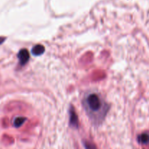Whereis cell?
<instances>
[{
	"mask_svg": "<svg viewBox=\"0 0 149 149\" xmlns=\"http://www.w3.org/2000/svg\"><path fill=\"white\" fill-rule=\"evenodd\" d=\"M82 105L90 119L95 125L101 123L109 109L104 99L96 93H88L82 100Z\"/></svg>",
	"mask_w": 149,
	"mask_h": 149,
	"instance_id": "1",
	"label": "cell"
},
{
	"mask_svg": "<svg viewBox=\"0 0 149 149\" xmlns=\"http://www.w3.org/2000/svg\"><path fill=\"white\" fill-rule=\"evenodd\" d=\"M26 118L22 117V116H18V117H16L15 119L14 122H13V125H14L15 127L18 128L20 127H21L22 125L24 124V122H26Z\"/></svg>",
	"mask_w": 149,
	"mask_h": 149,
	"instance_id": "5",
	"label": "cell"
},
{
	"mask_svg": "<svg viewBox=\"0 0 149 149\" xmlns=\"http://www.w3.org/2000/svg\"><path fill=\"white\" fill-rule=\"evenodd\" d=\"M69 115H70V119H69V123L70 126L74 128H78L79 127V119L78 116H77V113H76L75 110L72 106H71L69 110Z\"/></svg>",
	"mask_w": 149,
	"mask_h": 149,
	"instance_id": "2",
	"label": "cell"
},
{
	"mask_svg": "<svg viewBox=\"0 0 149 149\" xmlns=\"http://www.w3.org/2000/svg\"><path fill=\"white\" fill-rule=\"evenodd\" d=\"M45 48L43 45H36V46L33 47L32 48V53L36 56H39V55H42L45 52Z\"/></svg>",
	"mask_w": 149,
	"mask_h": 149,
	"instance_id": "4",
	"label": "cell"
},
{
	"mask_svg": "<svg viewBox=\"0 0 149 149\" xmlns=\"http://www.w3.org/2000/svg\"><path fill=\"white\" fill-rule=\"evenodd\" d=\"M138 141L142 144L149 143V135L148 133H143L138 137Z\"/></svg>",
	"mask_w": 149,
	"mask_h": 149,
	"instance_id": "6",
	"label": "cell"
},
{
	"mask_svg": "<svg viewBox=\"0 0 149 149\" xmlns=\"http://www.w3.org/2000/svg\"><path fill=\"white\" fill-rule=\"evenodd\" d=\"M5 39H6L5 37H1V36H0V45H1V44L5 41Z\"/></svg>",
	"mask_w": 149,
	"mask_h": 149,
	"instance_id": "8",
	"label": "cell"
},
{
	"mask_svg": "<svg viewBox=\"0 0 149 149\" xmlns=\"http://www.w3.org/2000/svg\"><path fill=\"white\" fill-rule=\"evenodd\" d=\"M84 146L85 147V149H97L95 145L93 144V143L90 142V141H84Z\"/></svg>",
	"mask_w": 149,
	"mask_h": 149,
	"instance_id": "7",
	"label": "cell"
},
{
	"mask_svg": "<svg viewBox=\"0 0 149 149\" xmlns=\"http://www.w3.org/2000/svg\"><path fill=\"white\" fill-rule=\"evenodd\" d=\"M17 58H18L19 62L20 65H26L29 61V53L26 49H22L19 51L17 54Z\"/></svg>",
	"mask_w": 149,
	"mask_h": 149,
	"instance_id": "3",
	"label": "cell"
}]
</instances>
